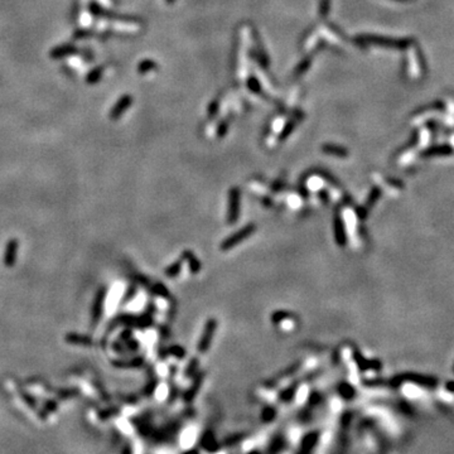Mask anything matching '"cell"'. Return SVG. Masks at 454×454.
I'll return each mask as SVG.
<instances>
[{
	"label": "cell",
	"mask_w": 454,
	"mask_h": 454,
	"mask_svg": "<svg viewBox=\"0 0 454 454\" xmlns=\"http://www.w3.org/2000/svg\"><path fill=\"white\" fill-rule=\"evenodd\" d=\"M357 42H361L363 45L371 43V45L380 46L385 48H395V50L405 51L414 45L413 38H390V37L372 36V34H363L357 38Z\"/></svg>",
	"instance_id": "6da1fadb"
},
{
	"label": "cell",
	"mask_w": 454,
	"mask_h": 454,
	"mask_svg": "<svg viewBox=\"0 0 454 454\" xmlns=\"http://www.w3.org/2000/svg\"><path fill=\"white\" fill-rule=\"evenodd\" d=\"M255 230H256V225L255 224L246 225V226L242 227L241 230H238L237 232L233 233V235H231V236H228L226 240L222 241V244H221V246H220V249H221L222 251L231 250L232 247L237 246L240 242H242L244 240H246L247 237H250V236L255 232Z\"/></svg>",
	"instance_id": "7a4b0ae2"
},
{
	"label": "cell",
	"mask_w": 454,
	"mask_h": 454,
	"mask_svg": "<svg viewBox=\"0 0 454 454\" xmlns=\"http://www.w3.org/2000/svg\"><path fill=\"white\" fill-rule=\"evenodd\" d=\"M240 215V189L233 187L228 192V205H227V224L235 225Z\"/></svg>",
	"instance_id": "3957f363"
},
{
	"label": "cell",
	"mask_w": 454,
	"mask_h": 454,
	"mask_svg": "<svg viewBox=\"0 0 454 454\" xmlns=\"http://www.w3.org/2000/svg\"><path fill=\"white\" fill-rule=\"evenodd\" d=\"M217 330V321L216 319H208L207 323H206L205 328H203V333L201 336L200 340H198V346H197V349L200 353H205L208 348H210V344L214 340L215 332Z\"/></svg>",
	"instance_id": "277c9868"
},
{
	"label": "cell",
	"mask_w": 454,
	"mask_h": 454,
	"mask_svg": "<svg viewBox=\"0 0 454 454\" xmlns=\"http://www.w3.org/2000/svg\"><path fill=\"white\" fill-rule=\"evenodd\" d=\"M333 228H335V238L340 246H344L346 245V230H344V224L343 220L340 219V215H336L335 220H333Z\"/></svg>",
	"instance_id": "5b68a950"
},
{
	"label": "cell",
	"mask_w": 454,
	"mask_h": 454,
	"mask_svg": "<svg viewBox=\"0 0 454 454\" xmlns=\"http://www.w3.org/2000/svg\"><path fill=\"white\" fill-rule=\"evenodd\" d=\"M454 150L451 145L444 144V145H434V147L429 148L425 152L421 153L423 157H441V155H451L453 154Z\"/></svg>",
	"instance_id": "8992f818"
},
{
	"label": "cell",
	"mask_w": 454,
	"mask_h": 454,
	"mask_svg": "<svg viewBox=\"0 0 454 454\" xmlns=\"http://www.w3.org/2000/svg\"><path fill=\"white\" fill-rule=\"evenodd\" d=\"M183 258L188 261L189 269H191V272L193 273V274H197V273L200 272L201 268H202V266H201V263L197 260V258L193 254H192L191 251H184V254H183Z\"/></svg>",
	"instance_id": "52a82bcc"
},
{
	"label": "cell",
	"mask_w": 454,
	"mask_h": 454,
	"mask_svg": "<svg viewBox=\"0 0 454 454\" xmlns=\"http://www.w3.org/2000/svg\"><path fill=\"white\" fill-rule=\"evenodd\" d=\"M323 150H324V153H327V154L336 155V157H340V158H344V157L348 155L347 149H344V148H342V147H337V145H331V144L324 145Z\"/></svg>",
	"instance_id": "ba28073f"
},
{
	"label": "cell",
	"mask_w": 454,
	"mask_h": 454,
	"mask_svg": "<svg viewBox=\"0 0 454 454\" xmlns=\"http://www.w3.org/2000/svg\"><path fill=\"white\" fill-rule=\"evenodd\" d=\"M446 109V104L443 101H434V103L429 104V105L421 106L419 108L418 110L415 111V114H423V113H428V111H443Z\"/></svg>",
	"instance_id": "9c48e42d"
},
{
	"label": "cell",
	"mask_w": 454,
	"mask_h": 454,
	"mask_svg": "<svg viewBox=\"0 0 454 454\" xmlns=\"http://www.w3.org/2000/svg\"><path fill=\"white\" fill-rule=\"evenodd\" d=\"M180 269H182V261H175L174 264L167 268L166 275L168 278H175L180 273Z\"/></svg>",
	"instance_id": "30bf717a"
},
{
	"label": "cell",
	"mask_w": 454,
	"mask_h": 454,
	"mask_svg": "<svg viewBox=\"0 0 454 454\" xmlns=\"http://www.w3.org/2000/svg\"><path fill=\"white\" fill-rule=\"evenodd\" d=\"M380 197V189L379 188H374L372 189V192H371V194H370V197H368V201H367V206H372L375 203V201L377 200V198H379Z\"/></svg>",
	"instance_id": "8fae6325"
},
{
	"label": "cell",
	"mask_w": 454,
	"mask_h": 454,
	"mask_svg": "<svg viewBox=\"0 0 454 454\" xmlns=\"http://www.w3.org/2000/svg\"><path fill=\"white\" fill-rule=\"evenodd\" d=\"M418 59H419V64H420V68L423 69V72L424 71H427V63H425V57H424L423 56V53H421V51H420V48H418Z\"/></svg>",
	"instance_id": "7c38bea8"
},
{
	"label": "cell",
	"mask_w": 454,
	"mask_h": 454,
	"mask_svg": "<svg viewBox=\"0 0 454 454\" xmlns=\"http://www.w3.org/2000/svg\"><path fill=\"white\" fill-rule=\"evenodd\" d=\"M286 317H289V314L286 313V312H277V313H274L272 316V321H274L275 323H278V322H280L282 319L286 318Z\"/></svg>",
	"instance_id": "4fadbf2b"
},
{
	"label": "cell",
	"mask_w": 454,
	"mask_h": 454,
	"mask_svg": "<svg viewBox=\"0 0 454 454\" xmlns=\"http://www.w3.org/2000/svg\"><path fill=\"white\" fill-rule=\"evenodd\" d=\"M170 352H172L173 354H177L178 357H183V356H184V349L179 346H173L172 348H170Z\"/></svg>",
	"instance_id": "5bb4252c"
},
{
	"label": "cell",
	"mask_w": 454,
	"mask_h": 454,
	"mask_svg": "<svg viewBox=\"0 0 454 454\" xmlns=\"http://www.w3.org/2000/svg\"><path fill=\"white\" fill-rule=\"evenodd\" d=\"M393 1H397V3H413L415 0H393Z\"/></svg>",
	"instance_id": "9a60e30c"
}]
</instances>
